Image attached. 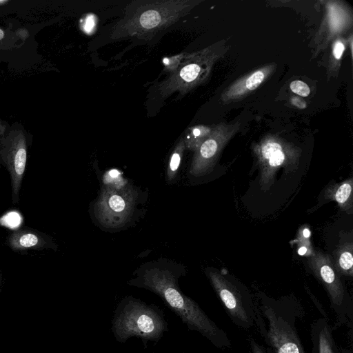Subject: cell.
Segmentation results:
<instances>
[{"instance_id": "obj_1", "label": "cell", "mask_w": 353, "mask_h": 353, "mask_svg": "<svg viewBox=\"0 0 353 353\" xmlns=\"http://www.w3.org/2000/svg\"><path fill=\"white\" fill-rule=\"evenodd\" d=\"M177 278L170 270L153 267L145 269L130 284L157 294L180 317L189 330L198 332L216 347L231 348V341L226 332L219 327L196 302L181 291Z\"/></svg>"}, {"instance_id": "obj_26", "label": "cell", "mask_w": 353, "mask_h": 353, "mask_svg": "<svg viewBox=\"0 0 353 353\" xmlns=\"http://www.w3.org/2000/svg\"><path fill=\"white\" fill-rule=\"evenodd\" d=\"M4 37V32L2 29L0 28V40L2 39Z\"/></svg>"}, {"instance_id": "obj_13", "label": "cell", "mask_w": 353, "mask_h": 353, "mask_svg": "<svg viewBox=\"0 0 353 353\" xmlns=\"http://www.w3.org/2000/svg\"><path fill=\"white\" fill-rule=\"evenodd\" d=\"M352 185L353 180L349 178L341 183L328 185L324 192V200L334 201L341 210L351 214L353 207Z\"/></svg>"}, {"instance_id": "obj_8", "label": "cell", "mask_w": 353, "mask_h": 353, "mask_svg": "<svg viewBox=\"0 0 353 353\" xmlns=\"http://www.w3.org/2000/svg\"><path fill=\"white\" fill-rule=\"evenodd\" d=\"M137 196L136 190L130 185L104 186L94 205L97 219L108 228L121 227L131 216Z\"/></svg>"}, {"instance_id": "obj_19", "label": "cell", "mask_w": 353, "mask_h": 353, "mask_svg": "<svg viewBox=\"0 0 353 353\" xmlns=\"http://www.w3.org/2000/svg\"><path fill=\"white\" fill-rule=\"evenodd\" d=\"M345 49V44L343 39H338L334 41L331 54V66H333L334 69L339 65Z\"/></svg>"}, {"instance_id": "obj_15", "label": "cell", "mask_w": 353, "mask_h": 353, "mask_svg": "<svg viewBox=\"0 0 353 353\" xmlns=\"http://www.w3.org/2000/svg\"><path fill=\"white\" fill-rule=\"evenodd\" d=\"M353 243L352 241L340 243L333 254V265L339 275L353 276Z\"/></svg>"}, {"instance_id": "obj_12", "label": "cell", "mask_w": 353, "mask_h": 353, "mask_svg": "<svg viewBox=\"0 0 353 353\" xmlns=\"http://www.w3.org/2000/svg\"><path fill=\"white\" fill-rule=\"evenodd\" d=\"M332 325L327 316L314 319L310 325L311 353H352L336 342Z\"/></svg>"}, {"instance_id": "obj_11", "label": "cell", "mask_w": 353, "mask_h": 353, "mask_svg": "<svg viewBox=\"0 0 353 353\" xmlns=\"http://www.w3.org/2000/svg\"><path fill=\"white\" fill-rule=\"evenodd\" d=\"M276 68V63H268L237 79L222 92L220 97L221 102L228 104L246 97L265 82Z\"/></svg>"}, {"instance_id": "obj_21", "label": "cell", "mask_w": 353, "mask_h": 353, "mask_svg": "<svg viewBox=\"0 0 353 353\" xmlns=\"http://www.w3.org/2000/svg\"><path fill=\"white\" fill-rule=\"evenodd\" d=\"M21 221V216L16 212H9L1 219L2 223L12 228L17 227Z\"/></svg>"}, {"instance_id": "obj_20", "label": "cell", "mask_w": 353, "mask_h": 353, "mask_svg": "<svg viewBox=\"0 0 353 353\" xmlns=\"http://www.w3.org/2000/svg\"><path fill=\"white\" fill-rule=\"evenodd\" d=\"M290 90L299 96L305 97L310 93V87L303 81L294 80L290 83Z\"/></svg>"}, {"instance_id": "obj_3", "label": "cell", "mask_w": 353, "mask_h": 353, "mask_svg": "<svg viewBox=\"0 0 353 353\" xmlns=\"http://www.w3.org/2000/svg\"><path fill=\"white\" fill-rule=\"evenodd\" d=\"M163 310L131 296L124 297L117 305L112 319V332L119 343L140 338L144 346L148 341L157 342L168 330Z\"/></svg>"}, {"instance_id": "obj_5", "label": "cell", "mask_w": 353, "mask_h": 353, "mask_svg": "<svg viewBox=\"0 0 353 353\" xmlns=\"http://www.w3.org/2000/svg\"><path fill=\"white\" fill-rule=\"evenodd\" d=\"M308 265L327 292L330 309L335 316V322L332 325L334 330L347 325L352 334V301L346 292L330 256L320 251H314L309 257Z\"/></svg>"}, {"instance_id": "obj_17", "label": "cell", "mask_w": 353, "mask_h": 353, "mask_svg": "<svg viewBox=\"0 0 353 353\" xmlns=\"http://www.w3.org/2000/svg\"><path fill=\"white\" fill-rule=\"evenodd\" d=\"M11 245L17 249L33 248L40 243L39 237L32 232H21L13 235L10 240Z\"/></svg>"}, {"instance_id": "obj_18", "label": "cell", "mask_w": 353, "mask_h": 353, "mask_svg": "<svg viewBox=\"0 0 353 353\" xmlns=\"http://www.w3.org/2000/svg\"><path fill=\"white\" fill-rule=\"evenodd\" d=\"M185 148L184 140L181 139L175 147L170 157L167 170V178L168 181H172L175 178Z\"/></svg>"}, {"instance_id": "obj_6", "label": "cell", "mask_w": 353, "mask_h": 353, "mask_svg": "<svg viewBox=\"0 0 353 353\" xmlns=\"http://www.w3.org/2000/svg\"><path fill=\"white\" fill-rule=\"evenodd\" d=\"M225 40L220 41L188 57L180 69L161 87L163 94L181 90L185 92L204 82L209 77L214 63L228 52Z\"/></svg>"}, {"instance_id": "obj_25", "label": "cell", "mask_w": 353, "mask_h": 353, "mask_svg": "<svg viewBox=\"0 0 353 353\" xmlns=\"http://www.w3.org/2000/svg\"><path fill=\"white\" fill-rule=\"evenodd\" d=\"M290 102L292 105L299 109H305L307 107L306 102L301 97L294 96L290 98Z\"/></svg>"}, {"instance_id": "obj_9", "label": "cell", "mask_w": 353, "mask_h": 353, "mask_svg": "<svg viewBox=\"0 0 353 353\" xmlns=\"http://www.w3.org/2000/svg\"><path fill=\"white\" fill-rule=\"evenodd\" d=\"M240 128L239 121L221 122L214 125L208 137L194 151L190 173L194 176H201L210 172L223 148Z\"/></svg>"}, {"instance_id": "obj_22", "label": "cell", "mask_w": 353, "mask_h": 353, "mask_svg": "<svg viewBox=\"0 0 353 353\" xmlns=\"http://www.w3.org/2000/svg\"><path fill=\"white\" fill-rule=\"evenodd\" d=\"M296 243L298 247L297 252L299 255L310 257L314 253L310 241H299Z\"/></svg>"}, {"instance_id": "obj_23", "label": "cell", "mask_w": 353, "mask_h": 353, "mask_svg": "<svg viewBox=\"0 0 353 353\" xmlns=\"http://www.w3.org/2000/svg\"><path fill=\"white\" fill-rule=\"evenodd\" d=\"M250 353H268L265 347L259 343L252 335L248 337Z\"/></svg>"}, {"instance_id": "obj_7", "label": "cell", "mask_w": 353, "mask_h": 353, "mask_svg": "<svg viewBox=\"0 0 353 353\" xmlns=\"http://www.w3.org/2000/svg\"><path fill=\"white\" fill-rule=\"evenodd\" d=\"M206 274L232 323L244 330L253 327L256 319L254 298L219 272L208 269Z\"/></svg>"}, {"instance_id": "obj_10", "label": "cell", "mask_w": 353, "mask_h": 353, "mask_svg": "<svg viewBox=\"0 0 353 353\" xmlns=\"http://www.w3.org/2000/svg\"><path fill=\"white\" fill-rule=\"evenodd\" d=\"M185 1H163L152 4L147 10L137 13L130 20L135 32L149 31L172 22L188 5Z\"/></svg>"}, {"instance_id": "obj_4", "label": "cell", "mask_w": 353, "mask_h": 353, "mask_svg": "<svg viewBox=\"0 0 353 353\" xmlns=\"http://www.w3.org/2000/svg\"><path fill=\"white\" fill-rule=\"evenodd\" d=\"M252 151L259 168L260 185L264 191L274 183L279 170L282 168L285 174L294 172L301 154L299 147L272 134L253 143Z\"/></svg>"}, {"instance_id": "obj_16", "label": "cell", "mask_w": 353, "mask_h": 353, "mask_svg": "<svg viewBox=\"0 0 353 353\" xmlns=\"http://www.w3.org/2000/svg\"><path fill=\"white\" fill-rule=\"evenodd\" d=\"M213 126L196 125L190 128L184 140L185 148L194 152L210 134Z\"/></svg>"}, {"instance_id": "obj_14", "label": "cell", "mask_w": 353, "mask_h": 353, "mask_svg": "<svg viewBox=\"0 0 353 353\" xmlns=\"http://www.w3.org/2000/svg\"><path fill=\"white\" fill-rule=\"evenodd\" d=\"M26 159V148L22 141H20L19 144L14 147L12 151L7 154L6 161L10 171L13 191L17 196L24 173Z\"/></svg>"}, {"instance_id": "obj_24", "label": "cell", "mask_w": 353, "mask_h": 353, "mask_svg": "<svg viewBox=\"0 0 353 353\" xmlns=\"http://www.w3.org/2000/svg\"><path fill=\"white\" fill-rule=\"evenodd\" d=\"M96 26V19L94 15H88L85 19L83 28L87 33H90L94 29Z\"/></svg>"}, {"instance_id": "obj_2", "label": "cell", "mask_w": 353, "mask_h": 353, "mask_svg": "<svg viewBox=\"0 0 353 353\" xmlns=\"http://www.w3.org/2000/svg\"><path fill=\"white\" fill-rule=\"evenodd\" d=\"M255 299V325L268 353H306L296 328L304 307L295 297L274 299L258 293Z\"/></svg>"}, {"instance_id": "obj_27", "label": "cell", "mask_w": 353, "mask_h": 353, "mask_svg": "<svg viewBox=\"0 0 353 353\" xmlns=\"http://www.w3.org/2000/svg\"><path fill=\"white\" fill-rule=\"evenodd\" d=\"M7 2H8V1H1V0H0V4L6 3Z\"/></svg>"}]
</instances>
